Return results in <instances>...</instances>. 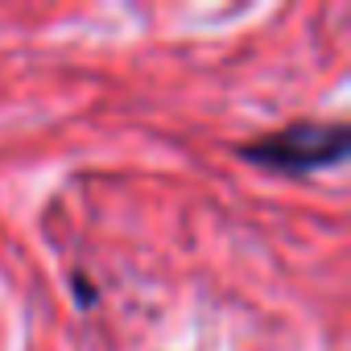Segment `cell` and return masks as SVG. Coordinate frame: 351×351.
I'll use <instances>...</instances> for the list:
<instances>
[{"label": "cell", "mask_w": 351, "mask_h": 351, "mask_svg": "<svg viewBox=\"0 0 351 351\" xmlns=\"http://www.w3.org/2000/svg\"><path fill=\"white\" fill-rule=\"evenodd\" d=\"M351 153V128L343 120H289L265 136L240 141L236 157L252 169L281 178H314L322 169L343 165Z\"/></svg>", "instance_id": "cell-1"}, {"label": "cell", "mask_w": 351, "mask_h": 351, "mask_svg": "<svg viewBox=\"0 0 351 351\" xmlns=\"http://www.w3.org/2000/svg\"><path fill=\"white\" fill-rule=\"evenodd\" d=\"M75 289H79V306H95V285H91V281L75 277Z\"/></svg>", "instance_id": "cell-2"}]
</instances>
